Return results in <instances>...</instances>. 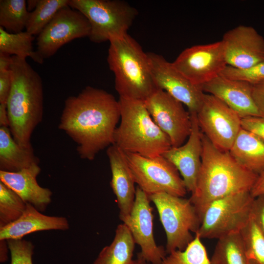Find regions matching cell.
<instances>
[{
    "mask_svg": "<svg viewBox=\"0 0 264 264\" xmlns=\"http://www.w3.org/2000/svg\"><path fill=\"white\" fill-rule=\"evenodd\" d=\"M10 69L13 80L6 103L8 128L18 144L32 148V134L43 118L42 80L25 58L12 56Z\"/></svg>",
    "mask_w": 264,
    "mask_h": 264,
    "instance_id": "3",
    "label": "cell"
},
{
    "mask_svg": "<svg viewBox=\"0 0 264 264\" xmlns=\"http://www.w3.org/2000/svg\"><path fill=\"white\" fill-rule=\"evenodd\" d=\"M197 117L201 132L212 144L229 152L242 129L240 116L215 96L205 93Z\"/></svg>",
    "mask_w": 264,
    "mask_h": 264,
    "instance_id": "10",
    "label": "cell"
},
{
    "mask_svg": "<svg viewBox=\"0 0 264 264\" xmlns=\"http://www.w3.org/2000/svg\"><path fill=\"white\" fill-rule=\"evenodd\" d=\"M135 244L126 225L120 224L111 243L101 250L92 264H130L133 260Z\"/></svg>",
    "mask_w": 264,
    "mask_h": 264,
    "instance_id": "24",
    "label": "cell"
},
{
    "mask_svg": "<svg viewBox=\"0 0 264 264\" xmlns=\"http://www.w3.org/2000/svg\"><path fill=\"white\" fill-rule=\"evenodd\" d=\"M192 128L185 144L171 147L163 155L177 169L187 192L196 190L201 164L202 132L199 126L197 113L189 112Z\"/></svg>",
    "mask_w": 264,
    "mask_h": 264,
    "instance_id": "17",
    "label": "cell"
},
{
    "mask_svg": "<svg viewBox=\"0 0 264 264\" xmlns=\"http://www.w3.org/2000/svg\"><path fill=\"white\" fill-rule=\"evenodd\" d=\"M220 75L230 79L247 82L253 85L264 80V62L244 69L227 66Z\"/></svg>",
    "mask_w": 264,
    "mask_h": 264,
    "instance_id": "32",
    "label": "cell"
},
{
    "mask_svg": "<svg viewBox=\"0 0 264 264\" xmlns=\"http://www.w3.org/2000/svg\"><path fill=\"white\" fill-rule=\"evenodd\" d=\"M148 197L156 208L166 234L167 254L184 250L194 238L192 233H197L201 222L190 199L164 192Z\"/></svg>",
    "mask_w": 264,
    "mask_h": 264,
    "instance_id": "7",
    "label": "cell"
},
{
    "mask_svg": "<svg viewBox=\"0 0 264 264\" xmlns=\"http://www.w3.org/2000/svg\"><path fill=\"white\" fill-rule=\"evenodd\" d=\"M242 128L256 134L264 141V117L250 116L241 118Z\"/></svg>",
    "mask_w": 264,
    "mask_h": 264,
    "instance_id": "34",
    "label": "cell"
},
{
    "mask_svg": "<svg viewBox=\"0 0 264 264\" xmlns=\"http://www.w3.org/2000/svg\"><path fill=\"white\" fill-rule=\"evenodd\" d=\"M227 66L244 69L264 62V38L253 27L240 25L223 35Z\"/></svg>",
    "mask_w": 264,
    "mask_h": 264,
    "instance_id": "16",
    "label": "cell"
},
{
    "mask_svg": "<svg viewBox=\"0 0 264 264\" xmlns=\"http://www.w3.org/2000/svg\"><path fill=\"white\" fill-rule=\"evenodd\" d=\"M90 25L86 17L69 5L58 11L38 35L36 52L43 63L72 40L88 37Z\"/></svg>",
    "mask_w": 264,
    "mask_h": 264,
    "instance_id": "11",
    "label": "cell"
},
{
    "mask_svg": "<svg viewBox=\"0 0 264 264\" xmlns=\"http://www.w3.org/2000/svg\"><path fill=\"white\" fill-rule=\"evenodd\" d=\"M125 154L135 183L148 196L164 192L185 196L187 191L179 172L163 155L150 158L130 153Z\"/></svg>",
    "mask_w": 264,
    "mask_h": 264,
    "instance_id": "9",
    "label": "cell"
},
{
    "mask_svg": "<svg viewBox=\"0 0 264 264\" xmlns=\"http://www.w3.org/2000/svg\"><path fill=\"white\" fill-rule=\"evenodd\" d=\"M11 254V264H33L34 246L29 241L21 240H7Z\"/></svg>",
    "mask_w": 264,
    "mask_h": 264,
    "instance_id": "33",
    "label": "cell"
},
{
    "mask_svg": "<svg viewBox=\"0 0 264 264\" xmlns=\"http://www.w3.org/2000/svg\"><path fill=\"white\" fill-rule=\"evenodd\" d=\"M111 173L110 186L119 210V219L129 215L135 200V183L125 153L114 144L107 150Z\"/></svg>",
    "mask_w": 264,
    "mask_h": 264,
    "instance_id": "19",
    "label": "cell"
},
{
    "mask_svg": "<svg viewBox=\"0 0 264 264\" xmlns=\"http://www.w3.org/2000/svg\"><path fill=\"white\" fill-rule=\"evenodd\" d=\"M34 36L27 31L11 33L0 26V53L13 55L26 59L30 57L34 62L42 64L33 47Z\"/></svg>",
    "mask_w": 264,
    "mask_h": 264,
    "instance_id": "26",
    "label": "cell"
},
{
    "mask_svg": "<svg viewBox=\"0 0 264 264\" xmlns=\"http://www.w3.org/2000/svg\"><path fill=\"white\" fill-rule=\"evenodd\" d=\"M252 96L257 107L264 115V80L252 85Z\"/></svg>",
    "mask_w": 264,
    "mask_h": 264,
    "instance_id": "37",
    "label": "cell"
},
{
    "mask_svg": "<svg viewBox=\"0 0 264 264\" xmlns=\"http://www.w3.org/2000/svg\"><path fill=\"white\" fill-rule=\"evenodd\" d=\"M210 261L212 264H248L240 232L218 239Z\"/></svg>",
    "mask_w": 264,
    "mask_h": 264,
    "instance_id": "25",
    "label": "cell"
},
{
    "mask_svg": "<svg viewBox=\"0 0 264 264\" xmlns=\"http://www.w3.org/2000/svg\"><path fill=\"white\" fill-rule=\"evenodd\" d=\"M11 62L12 56L7 54L0 53V70L10 69Z\"/></svg>",
    "mask_w": 264,
    "mask_h": 264,
    "instance_id": "39",
    "label": "cell"
},
{
    "mask_svg": "<svg viewBox=\"0 0 264 264\" xmlns=\"http://www.w3.org/2000/svg\"><path fill=\"white\" fill-rule=\"evenodd\" d=\"M68 5L83 14L90 25L88 38L101 43L128 34L138 12L122 0H69Z\"/></svg>",
    "mask_w": 264,
    "mask_h": 264,
    "instance_id": "6",
    "label": "cell"
},
{
    "mask_svg": "<svg viewBox=\"0 0 264 264\" xmlns=\"http://www.w3.org/2000/svg\"><path fill=\"white\" fill-rule=\"evenodd\" d=\"M251 216L264 235V195L254 198L251 207Z\"/></svg>",
    "mask_w": 264,
    "mask_h": 264,
    "instance_id": "36",
    "label": "cell"
},
{
    "mask_svg": "<svg viewBox=\"0 0 264 264\" xmlns=\"http://www.w3.org/2000/svg\"><path fill=\"white\" fill-rule=\"evenodd\" d=\"M240 233L248 264H264V235L251 216Z\"/></svg>",
    "mask_w": 264,
    "mask_h": 264,
    "instance_id": "29",
    "label": "cell"
},
{
    "mask_svg": "<svg viewBox=\"0 0 264 264\" xmlns=\"http://www.w3.org/2000/svg\"><path fill=\"white\" fill-rule=\"evenodd\" d=\"M0 126L8 127L9 122L6 105L0 104Z\"/></svg>",
    "mask_w": 264,
    "mask_h": 264,
    "instance_id": "40",
    "label": "cell"
},
{
    "mask_svg": "<svg viewBox=\"0 0 264 264\" xmlns=\"http://www.w3.org/2000/svg\"><path fill=\"white\" fill-rule=\"evenodd\" d=\"M29 13L24 0H0V26L11 33L22 32Z\"/></svg>",
    "mask_w": 264,
    "mask_h": 264,
    "instance_id": "27",
    "label": "cell"
},
{
    "mask_svg": "<svg viewBox=\"0 0 264 264\" xmlns=\"http://www.w3.org/2000/svg\"><path fill=\"white\" fill-rule=\"evenodd\" d=\"M157 126L168 136L172 147L184 144L191 133L190 114L183 104L157 88L143 101Z\"/></svg>",
    "mask_w": 264,
    "mask_h": 264,
    "instance_id": "13",
    "label": "cell"
},
{
    "mask_svg": "<svg viewBox=\"0 0 264 264\" xmlns=\"http://www.w3.org/2000/svg\"><path fill=\"white\" fill-rule=\"evenodd\" d=\"M120 124L113 144L125 153L147 157L163 155L172 147L168 136L157 126L143 101L119 97Z\"/></svg>",
    "mask_w": 264,
    "mask_h": 264,
    "instance_id": "4",
    "label": "cell"
},
{
    "mask_svg": "<svg viewBox=\"0 0 264 264\" xmlns=\"http://www.w3.org/2000/svg\"><path fill=\"white\" fill-rule=\"evenodd\" d=\"M130 264H150V263L139 252L137 254L136 258L133 259Z\"/></svg>",
    "mask_w": 264,
    "mask_h": 264,
    "instance_id": "41",
    "label": "cell"
},
{
    "mask_svg": "<svg viewBox=\"0 0 264 264\" xmlns=\"http://www.w3.org/2000/svg\"><path fill=\"white\" fill-rule=\"evenodd\" d=\"M13 80L12 70H0V104L6 105Z\"/></svg>",
    "mask_w": 264,
    "mask_h": 264,
    "instance_id": "35",
    "label": "cell"
},
{
    "mask_svg": "<svg viewBox=\"0 0 264 264\" xmlns=\"http://www.w3.org/2000/svg\"><path fill=\"white\" fill-rule=\"evenodd\" d=\"M120 120L118 100L103 89L87 86L65 100L58 127L77 144L82 159L92 160L113 144Z\"/></svg>",
    "mask_w": 264,
    "mask_h": 264,
    "instance_id": "1",
    "label": "cell"
},
{
    "mask_svg": "<svg viewBox=\"0 0 264 264\" xmlns=\"http://www.w3.org/2000/svg\"><path fill=\"white\" fill-rule=\"evenodd\" d=\"M250 194L253 198L264 195V170L258 175L253 185Z\"/></svg>",
    "mask_w": 264,
    "mask_h": 264,
    "instance_id": "38",
    "label": "cell"
},
{
    "mask_svg": "<svg viewBox=\"0 0 264 264\" xmlns=\"http://www.w3.org/2000/svg\"><path fill=\"white\" fill-rule=\"evenodd\" d=\"M201 164L196 188L189 198L201 220L213 201L244 191L250 192L258 175L240 165L229 152L220 150L202 132Z\"/></svg>",
    "mask_w": 264,
    "mask_h": 264,
    "instance_id": "2",
    "label": "cell"
},
{
    "mask_svg": "<svg viewBox=\"0 0 264 264\" xmlns=\"http://www.w3.org/2000/svg\"><path fill=\"white\" fill-rule=\"evenodd\" d=\"M147 53L156 87L185 105L189 112L197 113L205 94L201 88L192 83L163 56L152 52Z\"/></svg>",
    "mask_w": 264,
    "mask_h": 264,
    "instance_id": "14",
    "label": "cell"
},
{
    "mask_svg": "<svg viewBox=\"0 0 264 264\" xmlns=\"http://www.w3.org/2000/svg\"><path fill=\"white\" fill-rule=\"evenodd\" d=\"M40 172L39 165L17 172L0 171V181L15 192L26 203L43 211L50 203L52 193L49 189L39 185L37 177Z\"/></svg>",
    "mask_w": 264,
    "mask_h": 264,
    "instance_id": "20",
    "label": "cell"
},
{
    "mask_svg": "<svg viewBox=\"0 0 264 264\" xmlns=\"http://www.w3.org/2000/svg\"><path fill=\"white\" fill-rule=\"evenodd\" d=\"M205 93L212 95L235 111L242 118L263 116L252 96V85L220 75L200 87Z\"/></svg>",
    "mask_w": 264,
    "mask_h": 264,
    "instance_id": "18",
    "label": "cell"
},
{
    "mask_svg": "<svg viewBox=\"0 0 264 264\" xmlns=\"http://www.w3.org/2000/svg\"><path fill=\"white\" fill-rule=\"evenodd\" d=\"M229 152L248 170L258 175L264 170V141L253 132L242 128Z\"/></svg>",
    "mask_w": 264,
    "mask_h": 264,
    "instance_id": "22",
    "label": "cell"
},
{
    "mask_svg": "<svg viewBox=\"0 0 264 264\" xmlns=\"http://www.w3.org/2000/svg\"><path fill=\"white\" fill-rule=\"evenodd\" d=\"M148 196L139 187L136 188L134 203L129 215L120 219L129 229L139 252L151 264H161L167 256L165 249L158 246L153 233V208Z\"/></svg>",
    "mask_w": 264,
    "mask_h": 264,
    "instance_id": "15",
    "label": "cell"
},
{
    "mask_svg": "<svg viewBox=\"0 0 264 264\" xmlns=\"http://www.w3.org/2000/svg\"><path fill=\"white\" fill-rule=\"evenodd\" d=\"M67 220L63 217L43 214L29 203L22 215L16 220L0 227V240H21L30 233L44 230L68 229Z\"/></svg>",
    "mask_w": 264,
    "mask_h": 264,
    "instance_id": "21",
    "label": "cell"
},
{
    "mask_svg": "<svg viewBox=\"0 0 264 264\" xmlns=\"http://www.w3.org/2000/svg\"><path fill=\"white\" fill-rule=\"evenodd\" d=\"M26 203L12 190L0 181V227L18 220Z\"/></svg>",
    "mask_w": 264,
    "mask_h": 264,
    "instance_id": "31",
    "label": "cell"
},
{
    "mask_svg": "<svg viewBox=\"0 0 264 264\" xmlns=\"http://www.w3.org/2000/svg\"><path fill=\"white\" fill-rule=\"evenodd\" d=\"M173 64L192 83L200 88L219 76L227 66L221 40L188 47Z\"/></svg>",
    "mask_w": 264,
    "mask_h": 264,
    "instance_id": "12",
    "label": "cell"
},
{
    "mask_svg": "<svg viewBox=\"0 0 264 264\" xmlns=\"http://www.w3.org/2000/svg\"><path fill=\"white\" fill-rule=\"evenodd\" d=\"M39 163L33 148L21 146L14 139L8 127H0V171L17 172Z\"/></svg>",
    "mask_w": 264,
    "mask_h": 264,
    "instance_id": "23",
    "label": "cell"
},
{
    "mask_svg": "<svg viewBox=\"0 0 264 264\" xmlns=\"http://www.w3.org/2000/svg\"><path fill=\"white\" fill-rule=\"evenodd\" d=\"M254 199L250 192L244 191L213 201L203 213L196 234L201 239L218 240L240 232L250 219Z\"/></svg>",
    "mask_w": 264,
    "mask_h": 264,
    "instance_id": "8",
    "label": "cell"
},
{
    "mask_svg": "<svg viewBox=\"0 0 264 264\" xmlns=\"http://www.w3.org/2000/svg\"><path fill=\"white\" fill-rule=\"evenodd\" d=\"M69 0H38L29 13L25 31L38 35L61 8L68 5Z\"/></svg>",
    "mask_w": 264,
    "mask_h": 264,
    "instance_id": "28",
    "label": "cell"
},
{
    "mask_svg": "<svg viewBox=\"0 0 264 264\" xmlns=\"http://www.w3.org/2000/svg\"><path fill=\"white\" fill-rule=\"evenodd\" d=\"M107 62L119 97L144 101L157 88L147 52L128 34L110 41Z\"/></svg>",
    "mask_w": 264,
    "mask_h": 264,
    "instance_id": "5",
    "label": "cell"
},
{
    "mask_svg": "<svg viewBox=\"0 0 264 264\" xmlns=\"http://www.w3.org/2000/svg\"><path fill=\"white\" fill-rule=\"evenodd\" d=\"M161 264H212L201 238L196 234L194 239L183 250L167 254Z\"/></svg>",
    "mask_w": 264,
    "mask_h": 264,
    "instance_id": "30",
    "label": "cell"
}]
</instances>
